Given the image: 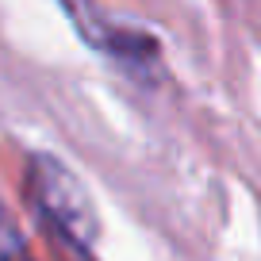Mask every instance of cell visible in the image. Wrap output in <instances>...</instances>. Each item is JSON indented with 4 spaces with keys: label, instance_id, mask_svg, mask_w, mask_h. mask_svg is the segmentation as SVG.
Returning <instances> with one entry per match:
<instances>
[{
    "label": "cell",
    "instance_id": "1",
    "mask_svg": "<svg viewBox=\"0 0 261 261\" xmlns=\"http://www.w3.org/2000/svg\"><path fill=\"white\" fill-rule=\"evenodd\" d=\"M35 200L62 238H69L73 246L92 242V207L77 188V180L58 162H46V158L35 162Z\"/></svg>",
    "mask_w": 261,
    "mask_h": 261
}]
</instances>
